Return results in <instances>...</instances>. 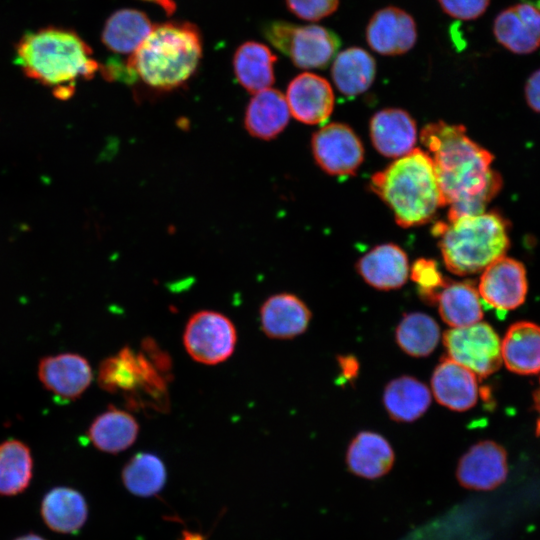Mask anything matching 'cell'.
Returning <instances> with one entry per match:
<instances>
[{
	"mask_svg": "<svg viewBox=\"0 0 540 540\" xmlns=\"http://www.w3.org/2000/svg\"><path fill=\"white\" fill-rule=\"evenodd\" d=\"M420 140L432 155L444 205H450L448 221L484 213L503 184L491 169L493 154L469 138L461 124L429 123Z\"/></svg>",
	"mask_w": 540,
	"mask_h": 540,
	"instance_id": "obj_1",
	"label": "cell"
},
{
	"mask_svg": "<svg viewBox=\"0 0 540 540\" xmlns=\"http://www.w3.org/2000/svg\"><path fill=\"white\" fill-rule=\"evenodd\" d=\"M16 64L24 74L68 99L76 81L88 80L100 69L89 45L73 30L47 27L27 32L16 45Z\"/></svg>",
	"mask_w": 540,
	"mask_h": 540,
	"instance_id": "obj_2",
	"label": "cell"
},
{
	"mask_svg": "<svg viewBox=\"0 0 540 540\" xmlns=\"http://www.w3.org/2000/svg\"><path fill=\"white\" fill-rule=\"evenodd\" d=\"M375 75L374 58L359 47H350L338 53L331 68L333 82L345 96H356L368 90Z\"/></svg>",
	"mask_w": 540,
	"mask_h": 540,
	"instance_id": "obj_28",
	"label": "cell"
},
{
	"mask_svg": "<svg viewBox=\"0 0 540 540\" xmlns=\"http://www.w3.org/2000/svg\"><path fill=\"white\" fill-rule=\"evenodd\" d=\"M524 94L528 106L540 113V69L534 71L527 79Z\"/></svg>",
	"mask_w": 540,
	"mask_h": 540,
	"instance_id": "obj_37",
	"label": "cell"
},
{
	"mask_svg": "<svg viewBox=\"0 0 540 540\" xmlns=\"http://www.w3.org/2000/svg\"><path fill=\"white\" fill-rule=\"evenodd\" d=\"M97 379L103 390L123 392L134 407L148 406L157 411L168 408V379L143 352L124 347L101 362Z\"/></svg>",
	"mask_w": 540,
	"mask_h": 540,
	"instance_id": "obj_6",
	"label": "cell"
},
{
	"mask_svg": "<svg viewBox=\"0 0 540 540\" xmlns=\"http://www.w3.org/2000/svg\"><path fill=\"white\" fill-rule=\"evenodd\" d=\"M38 377L43 386L57 397L74 400L89 387L93 373L89 362L83 356L61 353L40 360Z\"/></svg>",
	"mask_w": 540,
	"mask_h": 540,
	"instance_id": "obj_13",
	"label": "cell"
},
{
	"mask_svg": "<svg viewBox=\"0 0 540 540\" xmlns=\"http://www.w3.org/2000/svg\"><path fill=\"white\" fill-rule=\"evenodd\" d=\"M502 361L511 372L532 375L540 372V326L519 321L512 324L501 341Z\"/></svg>",
	"mask_w": 540,
	"mask_h": 540,
	"instance_id": "obj_23",
	"label": "cell"
},
{
	"mask_svg": "<svg viewBox=\"0 0 540 540\" xmlns=\"http://www.w3.org/2000/svg\"><path fill=\"white\" fill-rule=\"evenodd\" d=\"M310 319L307 305L290 293L272 295L260 308L262 330L273 339H291L304 333Z\"/></svg>",
	"mask_w": 540,
	"mask_h": 540,
	"instance_id": "obj_19",
	"label": "cell"
},
{
	"mask_svg": "<svg viewBox=\"0 0 540 540\" xmlns=\"http://www.w3.org/2000/svg\"><path fill=\"white\" fill-rule=\"evenodd\" d=\"M443 11L459 20H474L487 9L490 0H438Z\"/></svg>",
	"mask_w": 540,
	"mask_h": 540,
	"instance_id": "obj_36",
	"label": "cell"
},
{
	"mask_svg": "<svg viewBox=\"0 0 540 540\" xmlns=\"http://www.w3.org/2000/svg\"><path fill=\"white\" fill-rule=\"evenodd\" d=\"M437 303L442 320L452 328L473 325L483 317L479 292L470 281H448Z\"/></svg>",
	"mask_w": 540,
	"mask_h": 540,
	"instance_id": "obj_30",
	"label": "cell"
},
{
	"mask_svg": "<svg viewBox=\"0 0 540 540\" xmlns=\"http://www.w3.org/2000/svg\"><path fill=\"white\" fill-rule=\"evenodd\" d=\"M286 101L298 121L314 125L324 123L334 107V93L329 82L313 73L296 76L287 87Z\"/></svg>",
	"mask_w": 540,
	"mask_h": 540,
	"instance_id": "obj_15",
	"label": "cell"
},
{
	"mask_svg": "<svg viewBox=\"0 0 540 540\" xmlns=\"http://www.w3.org/2000/svg\"><path fill=\"white\" fill-rule=\"evenodd\" d=\"M14 540H47V539L36 533H27V534L18 536Z\"/></svg>",
	"mask_w": 540,
	"mask_h": 540,
	"instance_id": "obj_41",
	"label": "cell"
},
{
	"mask_svg": "<svg viewBox=\"0 0 540 540\" xmlns=\"http://www.w3.org/2000/svg\"><path fill=\"white\" fill-rule=\"evenodd\" d=\"M528 282L524 265L503 256L487 266L480 277V298L497 311L507 312L522 305L526 299Z\"/></svg>",
	"mask_w": 540,
	"mask_h": 540,
	"instance_id": "obj_11",
	"label": "cell"
},
{
	"mask_svg": "<svg viewBox=\"0 0 540 540\" xmlns=\"http://www.w3.org/2000/svg\"><path fill=\"white\" fill-rule=\"evenodd\" d=\"M383 403L391 419L398 422H412L420 418L429 408L431 393L418 379L401 376L386 385Z\"/></svg>",
	"mask_w": 540,
	"mask_h": 540,
	"instance_id": "obj_26",
	"label": "cell"
},
{
	"mask_svg": "<svg viewBox=\"0 0 540 540\" xmlns=\"http://www.w3.org/2000/svg\"><path fill=\"white\" fill-rule=\"evenodd\" d=\"M144 1L152 2L161 6V8L168 14L173 13L176 8V5L173 0H144Z\"/></svg>",
	"mask_w": 540,
	"mask_h": 540,
	"instance_id": "obj_39",
	"label": "cell"
},
{
	"mask_svg": "<svg viewBox=\"0 0 540 540\" xmlns=\"http://www.w3.org/2000/svg\"><path fill=\"white\" fill-rule=\"evenodd\" d=\"M338 361L344 378L353 379L357 375L359 365L354 357L342 356L338 358Z\"/></svg>",
	"mask_w": 540,
	"mask_h": 540,
	"instance_id": "obj_38",
	"label": "cell"
},
{
	"mask_svg": "<svg viewBox=\"0 0 540 540\" xmlns=\"http://www.w3.org/2000/svg\"><path fill=\"white\" fill-rule=\"evenodd\" d=\"M447 357L478 377H487L502 364L501 341L487 323L451 328L443 335Z\"/></svg>",
	"mask_w": 540,
	"mask_h": 540,
	"instance_id": "obj_8",
	"label": "cell"
},
{
	"mask_svg": "<svg viewBox=\"0 0 540 540\" xmlns=\"http://www.w3.org/2000/svg\"><path fill=\"white\" fill-rule=\"evenodd\" d=\"M396 342L408 355L426 357L436 348L440 328L429 315L421 312L406 314L396 328Z\"/></svg>",
	"mask_w": 540,
	"mask_h": 540,
	"instance_id": "obj_33",
	"label": "cell"
},
{
	"mask_svg": "<svg viewBox=\"0 0 540 540\" xmlns=\"http://www.w3.org/2000/svg\"><path fill=\"white\" fill-rule=\"evenodd\" d=\"M508 473L507 454L496 442L485 440L471 446L460 458L457 479L468 489L492 490L501 485Z\"/></svg>",
	"mask_w": 540,
	"mask_h": 540,
	"instance_id": "obj_12",
	"label": "cell"
},
{
	"mask_svg": "<svg viewBox=\"0 0 540 540\" xmlns=\"http://www.w3.org/2000/svg\"><path fill=\"white\" fill-rule=\"evenodd\" d=\"M183 342L192 359L202 364L216 365L233 354L237 331L227 316L216 311L202 310L189 318Z\"/></svg>",
	"mask_w": 540,
	"mask_h": 540,
	"instance_id": "obj_9",
	"label": "cell"
},
{
	"mask_svg": "<svg viewBox=\"0 0 540 540\" xmlns=\"http://www.w3.org/2000/svg\"><path fill=\"white\" fill-rule=\"evenodd\" d=\"M33 470L31 450L24 442L8 439L0 443V496L23 493L32 481Z\"/></svg>",
	"mask_w": 540,
	"mask_h": 540,
	"instance_id": "obj_31",
	"label": "cell"
},
{
	"mask_svg": "<svg viewBox=\"0 0 540 540\" xmlns=\"http://www.w3.org/2000/svg\"><path fill=\"white\" fill-rule=\"evenodd\" d=\"M417 39L414 19L397 7H385L371 17L366 28L369 46L382 55H400L409 51Z\"/></svg>",
	"mask_w": 540,
	"mask_h": 540,
	"instance_id": "obj_16",
	"label": "cell"
},
{
	"mask_svg": "<svg viewBox=\"0 0 540 540\" xmlns=\"http://www.w3.org/2000/svg\"><path fill=\"white\" fill-rule=\"evenodd\" d=\"M356 269L366 283L379 290L400 288L409 276L406 253L392 243L374 247L358 260Z\"/></svg>",
	"mask_w": 540,
	"mask_h": 540,
	"instance_id": "obj_20",
	"label": "cell"
},
{
	"mask_svg": "<svg viewBox=\"0 0 540 540\" xmlns=\"http://www.w3.org/2000/svg\"><path fill=\"white\" fill-rule=\"evenodd\" d=\"M263 34L270 44L303 69H324L341 45L338 35L319 25H298L283 20L268 22Z\"/></svg>",
	"mask_w": 540,
	"mask_h": 540,
	"instance_id": "obj_7",
	"label": "cell"
},
{
	"mask_svg": "<svg viewBox=\"0 0 540 540\" xmlns=\"http://www.w3.org/2000/svg\"><path fill=\"white\" fill-rule=\"evenodd\" d=\"M314 159L326 173L353 175L364 159V147L356 133L346 124L330 123L314 133L311 140Z\"/></svg>",
	"mask_w": 540,
	"mask_h": 540,
	"instance_id": "obj_10",
	"label": "cell"
},
{
	"mask_svg": "<svg viewBox=\"0 0 540 540\" xmlns=\"http://www.w3.org/2000/svg\"><path fill=\"white\" fill-rule=\"evenodd\" d=\"M411 278L417 284L423 301L431 304L437 303L441 290L449 281L444 279L437 263L427 258H419L413 263Z\"/></svg>",
	"mask_w": 540,
	"mask_h": 540,
	"instance_id": "obj_34",
	"label": "cell"
},
{
	"mask_svg": "<svg viewBox=\"0 0 540 540\" xmlns=\"http://www.w3.org/2000/svg\"><path fill=\"white\" fill-rule=\"evenodd\" d=\"M534 404L539 413V418L536 424V434L540 437V387L534 393Z\"/></svg>",
	"mask_w": 540,
	"mask_h": 540,
	"instance_id": "obj_40",
	"label": "cell"
},
{
	"mask_svg": "<svg viewBox=\"0 0 540 540\" xmlns=\"http://www.w3.org/2000/svg\"><path fill=\"white\" fill-rule=\"evenodd\" d=\"M139 424L128 412L109 407L88 428V438L102 452L116 454L128 449L137 439Z\"/></svg>",
	"mask_w": 540,
	"mask_h": 540,
	"instance_id": "obj_25",
	"label": "cell"
},
{
	"mask_svg": "<svg viewBox=\"0 0 540 540\" xmlns=\"http://www.w3.org/2000/svg\"><path fill=\"white\" fill-rule=\"evenodd\" d=\"M152 29L153 25L145 13L125 8L114 12L107 19L101 39L109 50L131 55Z\"/></svg>",
	"mask_w": 540,
	"mask_h": 540,
	"instance_id": "obj_29",
	"label": "cell"
},
{
	"mask_svg": "<svg viewBox=\"0 0 540 540\" xmlns=\"http://www.w3.org/2000/svg\"><path fill=\"white\" fill-rule=\"evenodd\" d=\"M369 128L374 148L385 157L400 158L411 152L417 141L416 123L403 109L376 112Z\"/></svg>",
	"mask_w": 540,
	"mask_h": 540,
	"instance_id": "obj_17",
	"label": "cell"
},
{
	"mask_svg": "<svg viewBox=\"0 0 540 540\" xmlns=\"http://www.w3.org/2000/svg\"><path fill=\"white\" fill-rule=\"evenodd\" d=\"M40 514L45 525L61 534L77 533L88 518V505L78 490L57 486L43 496Z\"/></svg>",
	"mask_w": 540,
	"mask_h": 540,
	"instance_id": "obj_21",
	"label": "cell"
},
{
	"mask_svg": "<svg viewBox=\"0 0 540 540\" xmlns=\"http://www.w3.org/2000/svg\"><path fill=\"white\" fill-rule=\"evenodd\" d=\"M290 111L286 97L278 90L267 88L251 98L244 117V126L253 137L271 140L287 126Z\"/></svg>",
	"mask_w": 540,
	"mask_h": 540,
	"instance_id": "obj_22",
	"label": "cell"
},
{
	"mask_svg": "<svg viewBox=\"0 0 540 540\" xmlns=\"http://www.w3.org/2000/svg\"><path fill=\"white\" fill-rule=\"evenodd\" d=\"M370 189L388 205L403 228L426 224L438 208L445 206L433 160L419 148L376 172Z\"/></svg>",
	"mask_w": 540,
	"mask_h": 540,
	"instance_id": "obj_3",
	"label": "cell"
},
{
	"mask_svg": "<svg viewBox=\"0 0 540 540\" xmlns=\"http://www.w3.org/2000/svg\"><path fill=\"white\" fill-rule=\"evenodd\" d=\"M499 44L516 54H530L540 47V8L517 3L501 11L493 23Z\"/></svg>",
	"mask_w": 540,
	"mask_h": 540,
	"instance_id": "obj_14",
	"label": "cell"
},
{
	"mask_svg": "<svg viewBox=\"0 0 540 540\" xmlns=\"http://www.w3.org/2000/svg\"><path fill=\"white\" fill-rule=\"evenodd\" d=\"M121 476L126 489L140 497L159 493L167 480L163 461L149 452L135 454L123 467Z\"/></svg>",
	"mask_w": 540,
	"mask_h": 540,
	"instance_id": "obj_32",
	"label": "cell"
},
{
	"mask_svg": "<svg viewBox=\"0 0 540 540\" xmlns=\"http://www.w3.org/2000/svg\"><path fill=\"white\" fill-rule=\"evenodd\" d=\"M346 462L355 475L376 479L391 469L394 452L382 435L362 431L351 441L346 453Z\"/></svg>",
	"mask_w": 540,
	"mask_h": 540,
	"instance_id": "obj_24",
	"label": "cell"
},
{
	"mask_svg": "<svg viewBox=\"0 0 540 540\" xmlns=\"http://www.w3.org/2000/svg\"><path fill=\"white\" fill-rule=\"evenodd\" d=\"M201 56L198 28L189 22L172 21L153 26L125 65L130 78L138 77L155 89L170 90L193 75Z\"/></svg>",
	"mask_w": 540,
	"mask_h": 540,
	"instance_id": "obj_4",
	"label": "cell"
},
{
	"mask_svg": "<svg viewBox=\"0 0 540 540\" xmlns=\"http://www.w3.org/2000/svg\"><path fill=\"white\" fill-rule=\"evenodd\" d=\"M432 233L439 237L446 268L459 276L483 271L510 246L508 223L494 211L436 222Z\"/></svg>",
	"mask_w": 540,
	"mask_h": 540,
	"instance_id": "obj_5",
	"label": "cell"
},
{
	"mask_svg": "<svg viewBox=\"0 0 540 540\" xmlns=\"http://www.w3.org/2000/svg\"><path fill=\"white\" fill-rule=\"evenodd\" d=\"M277 57L264 44L248 41L240 45L233 57L235 76L242 87L252 93L270 88L274 83Z\"/></svg>",
	"mask_w": 540,
	"mask_h": 540,
	"instance_id": "obj_27",
	"label": "cell"
},
{
	"mask_svg": "<svg viewBox=\"0 0 540 540\" xmlns=\"http://www.w3.org/2000/svg\"><path fill=\"white\" fill-rule=\"evenodd\" d=\"M286 4L298 18L318 21L334 13L339 0H286Z\"/></svg>",
	"mask_w": 540,
	"mask_h": 540,
	"instance_id": "obj_35",
	"label": "cell"
},
{
	"mask_svg": "<svg viewBox=\"0 0 540 540\" xmlns=\"http://www.w3.org/2000/svg\"><path fill=\"white\" fill-rule=\"evenodd\" d=\"M431 387L439 404L458 412L475 406L479 395L476 375L448 357L434 369Z\"/></svg>",
	"mask_w": 540,
	"mask_h": 540,
	"instance_id": "obj_18",
	"label": "cell"
}]
</instances>
